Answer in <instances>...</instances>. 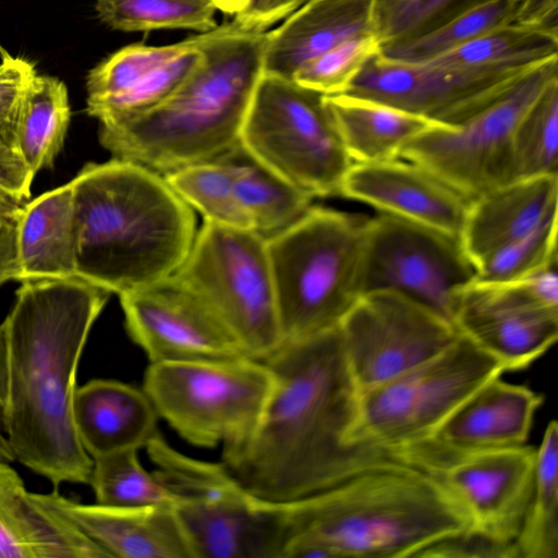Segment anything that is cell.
Returning a JSON list of instances; mask_svg holds the SVG:
<instances>
[{"instance_id":"cb8c5ba5","label":"cell","mask_w":558,"mask_h":558,"mask_svg":"<svg viewBox=\"0 0 558 558\" xmlns=\"http://www.w3.org/2000/svg\"><path fill=\"white\" fill-rule=\"evenodd\" d=\"M376 0H307L268 32L264 74L292 80L306 62L357 36L376 34Z\"/></svg>"},{"instance_id":"d4e9b609","label":"cell","mask_w":558,"mask_h":558,"mask_svg":"<svg viewBox=\"0 0 558 558\" xmlns=\"http://www.w3.org/2000/svg\"><path fill=\"white\" fill-rule=\"evenodd\" d=\"M158 417L143 389L116 379H92L74 392L76 433L92 459L145 448L159 433Z\"/></svg>"},{"instance_id":"d6a6232c","label":"cell","mask_w":558,"mask_h":558,"mask_svg":"<svg viewBox=\"0 0 558 558\" xmlns=\"http://www.w3.org/2000/svg\"><path fill=\"white\" fill-rule=\"evenodd\" d=\"M519 558L558 557V425L551 421L536 448L532 495L515 538Z\"/></svg>"},{"instance_id":"277c9868","label":"cell","mask_w":558,"mask_h":558,"mask_svg":"<svg viewBox=\"0 0 558 558\" xmlns=\"http://www.w3.org/2000/svg\"><path fill=\"white\" fill-rule=\"evenodd\" d=\"M287 505L292 536L284 558L421 557L470 530L447 490L402 462L363 470Z\"/></svg>"},{"instance_id":"f6af8a7d","label":"cell","mask_w":558,"mask_h":558,"mask_svg":"<svg viewBox=\"0 0 558 558\" xmlns=\"http://www.w3.org/2000/svg\"><path fill=\"white\" fill-rule=\"evenodd\" d=\"M214 3L217 10L235 15L246 8L250 0H209Z\"/></svg>"},{"instance_id":"ba28073f","label":"cell","mask_w":558,"mask_h":558,"mask_svg":"<svg viewBox=\"0 0 558 558\" xmlns=\"http://www.w3.org/2000/svg\"><path fill=\"white\" fill-rule=\"evenodd\" d=\"M239 142L312 198L340 195L353 165L324 95L280 76L260 77Z\"/></svg>"},{"instance_id":"f35d334b","label":"cell","mask_w":558,"mask_h":558,"mask_svg":"<svg viewBox=\"0 0 558 558\" xmlns=\"http://www.w3.org/2000/svg\"><path fill=\"white\" fill-rule=\"evenodd\" d=\"M379 50L376 34L350 38L303 64L292 81L323 95L342 94Z\"/></svg>"},{"instance_id":"3957f363","label":"cell","mask_w":558,"mask_h":558,"mask_svg":"<svg viewBox=\"0 0 558 558\" xmlns=\"http://www.w3.org/2000/svg\"><path fill=\"white\" fill-rule=\"evenodd\" d=\"M76 277L118 295L171 277L197 229L194 210L161 173L111 158L70 182Z\"/></svg>"},{"instance_id":"d590c367","label":"cell","mask_w":558,"mask_h":558,"mask_svg":"<svg viewBox=\"0 0 558 558\" xmlns=\"http://www.w3.org/2000/svg\"><path fill=\"white\" fill-rule=\"evenodd\" d=\"M88 484L99 505L174 507L178 504L175 496L156 474L142 466L137 450H122L94 458Z\"/></svg>"},{"instance_id":"9c48e42d","label":"cell","mask_w":558,"mask_h":558,"mask_svg":"<svg viewBox=\"0 0 558 558\" xmlns=\"http://www.w3.org/2000/svg\"><path fill=\"white\" fill-rule=\"evenodd\" d=\"M172 276L213 310L247 357L263 361L283 343L264 235L204 220Z\"/></svg>"},{"instance_id":"4316f807","label":"cell","mask_w":558,"mask_h":558,"mask_svg":"<svg viewBox=\"0 0 558 558\" xmlns=\"http://www.w3.org/2000/svg\"><path fill=\"white\" fill-rule=\"evenodd\" d=\"M16 280L76 277V229L69 183L23 205L15 240Z\"/></svg>"},{"instance_id":"6da1fadb","label":"cell","mask_w":558,"mask_h":558,"mask_svg":"<svg viewBox=\"0 0 558 558\" xmlns=\"http://www.w3.org/2000/svg\"><path fill=\"white\" fill-rule=\"evenodd\" d=\"M263 362L272 388L253 433L222 448V463L253 496L291 502L363 470L395 462L397 452L357 445L351 433L359 390L338 327L283 342Z\"/></svg>"},{"instance_id":"484cf974","label":"cell","mask_w":558,"mask_h":558,"mask_svg":"<svg viewBox=\"0 0 558 558\" xmlns=\"http://www.w3.org/2000/svg\"><path fill=\"white\" fill-rule=\"evenodd\" d=\"M29 493L10 462L0 460V558H111Z\"/></svg>"},{"instance_id":"d6986e66","label":"cell","mask_w":558,"mask_h":558,"mask_svg":"<svg viewBox=\"0 0 558 558\" xmlns=\"http://www.w3.org/2000/svg\"><path fill=\"white\" fill-rule=\"evenodd\" d=\"M174 511L192 558H284L292 536L287 502L252 494Z\"/></svg>"},{"instance_id":"7bdbcfd3","label":"cell","mask_w":558,"mask_h":558,"mask_svg":"<svg viewBox=\"0 0 558 558\" xmlns=\"http://www.w3.org/2000/svg\"><path fill=\"white\" fill-rule=\"evenodd\" d=\"M22 207L0 206V287L16 280L15 240Z\"/></svg>"},{"instance_id":"8992f818","label":"cell","mask_w":558,"mask_h":558,"mask_svg":"<svg viewBox=\"0 0 558 558\" xmlns=\"http://www.w3.org/2000/svg\"><path fill=\"white\" fill-rule=\"evenodd\" d=\"M366 219L312 206L266 238L283 342L337 328L362 296Z\"/></svg>"},{"instance_id":"ee69618b","label":"cell","mask_w":558,"mask_h":558,"mask_svg":"<svg viewBox=\"0 0 558 558\" xmlns=\"http://www.w3.org/2000/svg\"><path fill=\"white\" fill-rule=\"evenodd\" d=\"M7 367H5V340L2 324H0V408L5 398Z\"/></svg>"},{"instance_id":"7402d4cb","label":"cell","mask_w":558,"mask_h":558,"mask_svg":"<svg viewBox=\"0 0 558 558\" xmlns=\"http://www.w3.org/2000/svg\"><path fill=\"white\" fill-rule=\"evenodd\" d=\"M543 400L497 376L462 402L427 441L411 447L458 454L523 446Z\"/></svg>"},{"instance_id":"7a4b0ae2","label":"cell","mask_w":558,"mask_h":558,"mask_svg":"<svg viewBox=\"0 0 558 558\" xmlns=\"http://www.w3.org/2000/svg\"><path fill=\"white\" fill-rule=\"evenodd\" d=\"M110 294L77 277L22 281L1 323V428L14 460L54 488L89 482L93 459L76 433L73 398L82 353Z\"/></svg>"},{"instance_id":"2e32d148","label":"cell","mask_w":558,"mask_h":558,"mask_svg":"<svg viewBox=\"0 0 558 558\" xmlns=\"http://www.w3.org/2000/svg\"><path fill=\"white\" fill-rule=\"evenodd\" d=\"M399 453L447 490L465 513L468 532L515 542L532 495L536 448L523 445L447 454L410 447Z\"/></svg>"},{"instance_id":"83f0119b","label":"cell","mask_w":558,"mask_h":558,"mask_svg":"<svg viewBox=\"0 0 558 558\" xmlns=\"http://www.w3.org/2000/svg\"><path fill=\"white\" fill-rule=\"evenodd\" d=\"M324 101L353 163L399 159L411 140L434 125L402 109L348 94L324 95Z\"/></svg>"},{"instance_id":"ab89813d","label":"cell","mask_w":558,"mask_h":558,"mask_svg":"<svg viewBox=\"0 0 558 558\" xmlns=\"http://www.w3.org/2000/svg\"><path fill=\"white\" fill-rule=\"evenodd\" d=\"M557 257V215H554L532 233L490 255L476 267L474 280H517L556 262Z\"/></svg>"},{"instance_id":"603a6c76","label":"cell","mask_w":558,"mask_h":558,"mask_svg":"<svg viewBox=\"0 0 558 558\" xmlns=\"http://www.w3.org/2000/svg\"><path fill=\"white\" fill-rule=\"evenodd\" d=\"M557 206L558 175L517 180L471 201L459 239L476 269L557 215Z\"/></svg>"},{"instance_id":"5b68a950","label":"cell","mask_w":558,"mask_h":558,"mask_svg":"<svg viewBox=\"0 0 558 558\" xmlns=\"http://www.w3.org/2000/svg\"><path fill=\"white\" fill-rule=\"evenodd\" d=\"M196 37L203 60L168 99L99 126L100 144L112 158L165 174L216 158L240 141L264 74L268 32L242 29L231 22Z\"/></svg>"},{"instance_id":"e0dca14e","label":"cell","mask_w":558,"mask_h":558,"mask_svg":"<svg viewBox=\"0 0 558 558\" xmlns=\"http://www.w3.org/2000/svg\"><path fill=\"white\" fill-rule=\"evenodd\" d=\"M119 298L126 332L149 363L247 357L223 322L173 276Z\"/></svg>"},{"instance_id":"4dcf8cb0","label":"cell","mask_w":558,"mask_h":558,"mask_svg":"<svg viewBox=\"0 0 558 558\" xmlns=\"http://www.w3.org/2000/svg\"><path fill=\"white\" fill-rule=\"evenodd\" d=\"M70 119L65 84L36 73L24 92L15 129V145L35 174L53 165Z\"/></svg>"},{"instance_id":"f546056e","label":"cell","mask_w":558,"mask_h":558,"mask_svg":"<svg viewBox=\"0 0 558 558\" xmlns=\"http://www.w3.org/2000/svg\"><path fill=\"white\" fill-rule=\"evenodd\" d=\"M233 177V192L251 229L265 238L298 221L313 199L252 156L238 142L221 154Z\"/></svg>"},{"instance_id":"e575fe53","label":"cell","mask_w":558,"mask_h":558,"mask_svg":"<svg viewBox=\"0 0 558 558\" xmlns=\"http://www.w3.org/2000/svg\"><path fill=\"white\" fill-rule=\"evenodd\" d=\"M99 19L123 32L190 29L201 34L217 27L209 0H96Z\"/></svg>"},{"instance_id":"5bb4252c","label":"cell","mask_w":558,"mask_h":558,"mask_svg":"<svg viewBox=\"0 0 558 558\" xmlns=\"http://www.w3.org/2000/svg\"><path fill=\"white\" fill-rule=\"evenodd\" d=\"M549 60L511 66L459 68L399 62L378 52L342 94L402 109L434 125L454 126L504 97Z\"/></svg>"},{"instance_id":"836d02e7","label":"cell","mask_w":558,"mask_h":558,"mask_svg":"<svg viewBox=\"0 0 558 558\" xmlns=\"http://www.w3.org/2000/svg\"><path fill=\"white\" fill-rule=\"evenodd\" d=\"M162 175L180 198L198 211L204 220L252 230L234 196L231 168L221 155Z\"/></svg>"},{"instance_id":"8fae6325","label":"cell","mask_w":558,"mask_h":558,"mask_svg":"<svg viewBox=\"0 0 558 558\" xmlns=\"http://www.w3.org/2000/svg\"><path fill=\"white\" fill-rule=\"evenodd\" d=\"M557 78L558 58L539 65L508 94L463 123L427 128L404 146L400 158L427 168L472 199L513 182L515 128Z\"/></svg>"},{"instance_id":"44dd1931","label":"cell","mask_w":558,"mask_h":558,"mask_svg":"<svg viewBox=\"0 0 558 558\" xmlns=\"http://www.w3.org/2000/svg\"><path fill=\"white\" fill-rule=\"evenodd\" d=\"M29 496L74 525L111 558H192L174 507L83 504L61 495L58 488Z\"/></svg>"},{"instance_id":"74e56055","label":"cell","mask_w":558,"mask_h":558,"mask_svg":"<svg viewBox=\"0 0 558 558\" xmlns=\"http://www.w3.org/2000/svg\"><path fill=\"white\" fill-rule=\"evenodd\" d=\"M490 0H376V35L380 47L436 29Z\"/></svg>"},{"instance_id":"ffe728a7","label":"cell","mask_w":558,"mask_h":558,"mask_svg":"<svg viewBox=\"0 0 558 558\" xmlns=\"http://www.w3.org/2000/svg\"><path fill=\"white\" fill-rule=\"evenodd\" d=\"M340 195L458 238L472 201L427 168L403 158L353 163Z\"/></svg>"},{"instance_id":"ac0fdd59","label":"cell","mask_w":558,"mask_h":558,"mask_svg":"<svg viewBox=\"0 0 558 558\" xmlns=\"http://www.w3.org/2000/svg\"><path fill=\"white\" fill-rule=\"evenodd\" d=\"M203 60L197 37L167 45L133 44L87 76V112L99 125L121 122L168 99Z\"/></svg>"},{"instance_id":"b9f144b4","label":"cell","mask_w":558,"mask_h":558,"mask_svg":"<svg viewBox=\"0 0 558 558\" xmlns=\"http://www.w3.org/2000/svg\"><path fill=\"white\" fill-rule=\"evenodd\" d=\"M307 0H250L244 10L232 21L246 31L266 32V29L287 19Z\"/></svg>"},{"instance_id":"9a60e30c","label":"cell","mask_w":558,"mask_h":558,"mask_svg":"<svg viewBox=\"0 0 558 558\" xmlns=\"http://www.w3.org/2000/svg\"><path fill=\"white\" fill-rule=\"evenodd\" d=\"M359 391L432 359L460 336L452 322L396 292L363 294L338 326Z\"/></svg>"},{"instance_id":"f1b7e54d","label":"cell","mask_w":558,"mask_h":558,"mask_svg":"<svg viewBox=\"0 0 558 558\" xmlns=\"http://www.w3.org/2000/svg\"><path fill=\"white\" fill-rule=\"evenodd\" d=\"M520 24L558 27V0H490L426 34L381 46L379 54L424 62L492 31Z\"/></svg>"},{"instance_id":"30bf717a","label":"cell","mask_w":558,"mask_h":558,"mask_svg":"<svg viewBox=\"0 0 558 558\" xmlns=\"http://www.w3.org/2000/svg\"><path fill=\"white\" fill-rule=\"evenodd\" d=\"M272 388L254 359L150 363L143 390L159 417L197 447L232 446L256 427Z\"/></svg>"},{"instance_id":"1f68e13d","label":"cell","mask_w":558,"mask_h":558,"mask_svg":"<svg viewBox=\"0 0 558 558\" xmlns=\"http://www.w3.org/2000/svg\"><path fill=\"white\" fill-rule=\"evenodd\" d=\"M558 58V27L520 24L501 27L427 61L442 66H511Z\"/></svg>"},{"instance_id":"8d00e7d4","label":"cell","mask_w":558,"mask_h":558,"mask_svg":"<svg viewBox=\"0 0 558 558\" xmlns=\"http://www.w3.org/2000/svg\"><path fill=\"white\" fill-rule=\"evenodd\" d=\"M513 181L558 175V78L520 119L513 137Z\"/></svg>"},{"instance_id":"60d3db41","label":"cell","mask_w":558,"mask_h":558,"mask_svg":"<svg viewBox=\"0 0 558 558\" xmlns=\"http://www.w3.org/2000/svg\"><path fill=\"white\" fill-rule=\"evenodd\" d=\"M35 175L15 142L0 140V206L21 207L27 203Z\"/></svg>"},{"instance_id":"4fadbf2b","label":"cell","mask_w":558,"mask_h":558,"mask_svg":"<svg viewBox=\"0 0 558 558\" xmlns=\"http://www.w3.org/2000/svg\"><path fill=\"white\" fill-rule=\"evenodd\" d=\"M557 267L556 260L512 281H472L453 314L458 331L505 372L527 367L558 338Z\"/></svg>"},{"instance_id":"52a82bcc","label":"cell","mask_w":558,"mask_h":558,"mask_svg":"<svg viewBox=\"0 0 558 558\" xmlns=\"http://www.w3.org/2000/svg\"><path fill=\"white\" fill-rule=\"evenodd\" d=\"M504 372L499 361L460 333L432 359L359 391L352 441L397 453L427 441L462 402Z\"/></svg>"},{"instance_id":"7c38bea8","label":"cell","mask_w":558,"mask_h":558,"mask_svg":"<svg viewBox=\"0 0 558 558\" xmlns=\"http://www.w3.org/2000/svg\"><path fill=\"white\" fill-rule=\"evenodd\" d=\"M475 275L458 236L386 214L366 219L363 294L396 292L452 322Z\"/></svg>"}]
</instances>
